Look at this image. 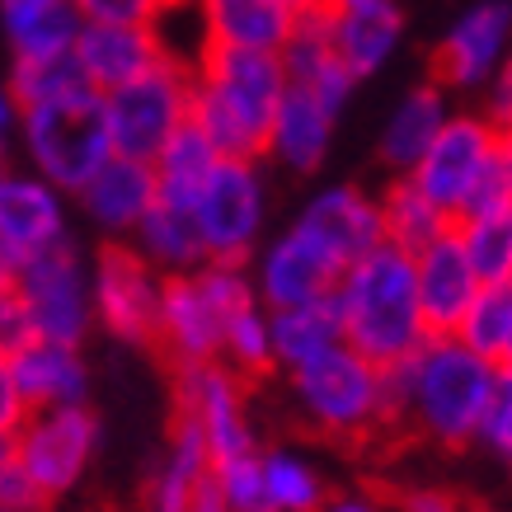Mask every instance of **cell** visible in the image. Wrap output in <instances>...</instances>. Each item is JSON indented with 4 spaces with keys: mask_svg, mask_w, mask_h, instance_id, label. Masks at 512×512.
<instances>
[{
    "mask_svg": "<svg viewBox=\"0 0 512 512\" xmlns=\"http://www.w3.org/2000/svg\"><path fill=\"white\" fill-rule=\"evenodd\" d=\"M498 381L503 367L494 357L475 353L461 334H433L409 362L390 367L395 423H409L437 447H470L484 433Z\"/></svg>",
    "mask_w": 512,
    "mask_h": 512,
    "instance_id": "obj_1",
    "label": "cell"
},
{
    "mask_svg": "<svg viewBox=\"0 0 512 512\" xmlns=\"http://www.w3.org/2000/svg\"><path fill=\"white\" fill-rule=\"evenodd\" d=\"M282 94H287L282 52L202 47L193 57V123L212 137L221 156L264 160Z\"/></svg>",
    "mask_w": 512,
    "mask_h": 512,
    "instance_id": "obj_2",
    "label": "cell"
},
{
    "mask_svg": "<svg viewBox=\"0 0 512 512\" xmlns=\"http://www.w3.org/2000/svg\"><path fill=\"white\" fill-rule=\"evenodd\" d=\"M343 320V343L372 357L376 367H400L433 339L428 315L419 301V273H414V254L400 245H381L367 259H357L339 278L334 292Z\"/></svg>",
    "mask_w": 512,
    "mask_h": 512,
    "instance_id": "obj_3",
    "label": "cell"
},
{
    "mask_svg": "<svg viewBox=\"0 0 512 512\" xmlns=\"http://www.w3.org/2000/svg\"><path fill=\"white\" fill-rule=\"evenodd\" d=\"M94 320V273L90 259L76 249V240L52 249L29 268H19L15 278H5L0 296V353L19 348L29 339L52 343H80L90 339Z\"/></svg>",
    "mask_w": 512,
    "mask_h": 512,
    "instance_id": "obj_4",
    "label": "cell"
},
{
    "mask_svg": "<svg viewBox=\"0 0 512 512\" xmlns=\"http://www.w3.org/2000/svg\"><path fill=\"white\" fill-rule=\"evenodd\" d=\"M15 146H19V165L43 174L47 184L62 188L66 198H80L94 174L118 156L99 90H80L71 99H52V104L24 109L19 113Z\"/></svg>",
    "mask_w": 512,
    "mask_h": 512,
    "instance_id": "obj_5",
    "label": "cell"
},
{
    "mask_svg": "<svg viewBox=\"0 0 512 512\" xmlns=\"http://www.w3.org/2000/svg\"><path fill=\"white\" fill-rule=\"evenodd\" d=\"M287 390H292L296 414L329 437H367L395 423L390 372L348 343L287 372Z\"/></svg>",
    "mask_w": 512,
    "mask_h": 512,
    "instance_id": "obj_6",
    "label": "cell"
},
{
    "mask_svg": "<svg viewBox=\"0 0 512 512\" xmlns=\"http://www.w3.org/2000/svg\"><path fill=\"white\" fill-rule=\"evenodd\" d=\"M409 179L451 221H461L484 202L512 198L508 179L498 170V123L484 109H466V113L456 109L451 123L442 127V137L428 146V156L419 160V170Z\"/></svg>",
    "mask_w": 512,
    "mask_h": 512,
    "instance_id": "obj_7",
    "label": "cell"
},
{
    "mask_svg": "<svg viewBox=\"0 0 512 512\" xmlns=\"http://www.w3.org/2000/svg\"><path fill=\"white\" fill-rule=\"evenodd\" d=\"M99 451V419L90 404H62V409H38L5 433V456L24 470L38 503H57L76 489L94 466Z\"/></svg>",
    "mask_w": 512,
    "mask_h": 512,
    "instance_id": "obj_8",
    "label": "cell"
},
{
    "mask_svg": "<svg viewBox=\"0 0 512 512\" xmlns=\"http://www.w3.org/2000/svg\"><path fill=\"white\" fill-rule=\"evenodd\" d=\"M113 151L127 160H151L193 123V62H160L141 80L104 94Z\"/></svg>",
    "mask_w": 512,
    "mask_h": 512,
    "instance_id": "obj_9",
    "label": "cell"
},
{
    "mask_svg": "<svg viewBox=\"0 0 512 512\" xmlns=\"http://www.w3.org/2000/svg\"><path fill=\"white\" fill-rule=\"evenodd\" d=\"M198 231L207 264H254L268 240V179L264 160H221L198 198Z\"/></svg>",
    "mask_w": 512,
    "mask_h": 512,
    "instance_id": "obj_10",
    "label": "cell"
},
{
    "mask_svg": "<svg viewBox=\"0 0 512 512\" xmlns=\"http://www.w3.org/2000/svg\"><path fill=\"white\" fill-rule=\"evenodd\" d=\"M90 404V362L80 348L52 339H29L0 353V423L15 433L38 409Z\"/></svg>",
    "mask_w": 512,
    "mask_h": 512,
    "instance_id": "obj_11",
    "label": "cell"
},
{
    "mask_svg": "<svg viewBox=\"0 0 512 512\" xmlns=\"http://www.w3.org/2000/svg\"><path fill=\"white\" fill-rule=\"evenodd\" d=\"M71 202L76 198L24 165L0 174V278L71 245Z\"/></svg>",
    "mask_w": 512,
    "mask_h": 512,
    "instance_id": "obj_12",
    "label": "cell"
},
{
    "mask_svg": "<svg viewBox=\"0 0 512 512\" xmlns=\"http://www.w3.org/2000/svg\"><path fill=\"white\" fill-rule=\"evenodd\" d=\"M512 57V0H470L433 47V76L451 94H489Z\"/></svg>",
    "mask_w": 512,
    "mask_h": 512,
    "instance_id": "obj_13",
    "label": "cell"
},
{
    "mask_svg": "<svg viewBox=\"0 0 512 512\" xmlns=\"http://www.w3.org/2000/svg\"><path fill=\"white\" fill-rule=\"evenodd\" d=\"M94 273V320L118 343H156L165 273L146 264L132 240L99 245L90 259Z\"/></svg>",
    "mask_w": 512,
    "mask_h": 512,
    "instance_id": "obj_14",
    "label": "cell"
},
{
    "mask_svg": "<svg viewBox=\"0 0 512 512\" xmlns=\"http://www.w3.org/2000/svg\"><path fill=\"white\" fill-rule=\"evenodd\" d=\"M296 226L325 249L329 259L348 273L357 259H367L372 249L386 245V212L381 193H367L362 184H325L301 202Z\"/></svg>",
    "mask_w": 512,
    "mask_h": 512,
    "instance_id": "obj_15",
    "label": "cell"
},
{
    "mask_svg": "<svg viewBox=\"0 0 512 512\" xmlns=\"http://www.w3.org/2000/svg\"><path fill=\"white\" fill-rule=\"evenodd\" d=\"M249 273H254L259 301H264L268 311L329 301V296L339 292V278H343V268L296 221H287L278 235H268L264 249L254 254Z\"/></svg>",
    "mask_w": 512,
    "mask_h": 512,
    "instance_id": "obj_16",
    "label": "cell"
},
{
    "mask_svg": "<svg viewBox=\"0 0 512 512\" xmlns=\"http://www.w3.org/2000/svg\"><path fill=\"white\" fill-rule=\"evenodd\" d=\"M245 376L231 372L226 362H202V367H179V414L207 433V447L217 461L254 456V423L245 404Z\"/></svg>",
    "mask_w": 512,
    "mask_h": 512,
    "instance_id": "obj_17",
    "label": "cell"
},
{
    "mask_svg": "<svg viewBox=\"0 0 512 512\" xmlns=\"http://www.w3.org/2000/svg\"><path fill=\"white\" fill-rule=\"evenodd\" d=\"M156 202H160L156 170L146 160L113 156L85 184V193L76 198V212L90 221L94 235H104V245H123V240H132L141 231V221L151 217Z\"/></svg>",
    "mask_w": 512,
    "mask_h": 512,
    "instance_id": "obj_18",
    "label": "cell"
},
{
    "mask_svg": "<svg viewBox=\"0 0 512 512\" xmlns=\"http://www.w3.org/2000/svg\"><path fill=\"white\" fill-rule=\"evenodd\" d=\"M221 334H226V311L212 296V287L198 273L165 278V301H160L156 343L179 362V367H202L221 362Z\"/></svg>",
    "mask_w": 512,
    "mask_h": 512,
    "instance_id": "obj_19",
    "label": "cell"
},
{
    "mask_svg": "<svg viewBox=\"0 0 512 512\" xmlns=\"http://www.w3.org/2000/svg\"><path fill=\"white\" fill-rule=\"evenodd\" d=\"M414 273H419V301L423 315H428V329L433 334H461L475 296L484 292V278L475 259H470L461 231L451 226L428 249H419L414 254Z\"/></svg>",
    "mask_w": 512,
    "mask_h": 512,
    "instance_id": "obj_20",
    "label": "cell"
},
{
    "mask_svg": "<svg viewBox=\"0 0 512 512\" xmlns=\"http://www.w3.org/2000/svg\"><path fill=\"white\" fill-rule=\"evenodd\" d=\"M174 52L160 38V24H85L76 43V62L90 80V90L113 94L170 62Z\"/></svg>",
    "mask_w": 512,
    "mask_h": 512,
    "instance_id": "obj_21",
    "label": "cell"
},
{
    "mask_svg": "<svg viewBox=\"0 0 512 512\" xmlns=\"http://www.w3.org/2000/svg\"><path fill=\"white\" fill-rule=\"evenodd\" d=\"M451 90L437 76L414 80L409 90L390 104V113L381 118V132H376V160L386 165L395 179L400 174H414L419 160L428 156V146L442 137V127L451 123Z\"/></svg>",
    "mask_w": 512,
    "mask_h": 512,
    "instance_id": "obj_22",
    "label": "cell"
},
{
    "mask_svg": "<svg viewBox=\"0 0 512 512\" xmlns=\"http://www.w3.org/2000/svg\"><path fill=\"white\" fill-rule=\"evenodd\" d=\"M334 132H339V113L329 104H320L311 90H301V85L287 80V94H282L273 132H268L264 160L287 174H315L329 160Z\"/></svg>",
    "mask_w": 512,
    "mask_h": 512,
    "instance_id": "obj_23",
    "label": "cell"
},
{
    "mask_svg": "<svg viewBox=\"0 0 512 512\" xmlns=\"http://www.w3.org/2000/svg\"><path fill=\"white\" fill-rule=\"evenodd\" d=\"M202 24V47L240 52H282L296 33V10L287 0H193Z\"/></svg>",
    "mask_w": 512,
    "mask_h": 512,
    "instance_id": "obj_24",
    "label": "cell"
},
{
    "mask_svg": "<svg viewBox=\"0 0 512 512\" xmlns=\"http://www.w3.org/2000/svg\"><path fill=\"white\" fill-rule=\"evenodd\" d=\"M282 66H287V80H292V85L311 90L315 99L329 104L339 118H343V109L353 104L357 85H362V80L343 66L339 47H334V38H329V15L325 10L296 24L292 43L282 47Z\"/></svg>",
    "mask_w": 512,
    "mask_h": 512,
    "instance_id": "obj_25",
    "label": "cell"
},
{
    "mask_svg": "<svg viewBox=\"0 0 512 512\" xmlns=\"http://www.w3.org/2000/svg\"><path fill=\"white\" fill-rule=\"evenodd\" d=\"M329 38L339 47L343 66L357 80L381 76L395 52L404 47V10L400 0H386L376 10H357V15H329Z\"/></svg>",
    "mask_w": 512,
    "mask_h": 512,
    "instance_id": "obj_26",
    "label": "cell"
},
{
    "mask_svg": "<svg viewBox=\"0 0 512 512\" xmlns=\"http://www.w3.org/2000/svg\"><path fill=\"white\" fill-rule=\"evenodd\" d=\"M212 470H217V456L207 447V433L188 414H179L165 461L156 470V484H151V512H188L198 489L212 480Z\"/></svg>",
    "mask_w": 512,
    "mask_h": 512,
    "instance_id": "obj_27",
    "label": "cell"
},
{
    "mask_svg": "<svg viewBox=\"0 0 512 512\" xmlns=\"http://www.w3.org/2000/svg\"><path fill=\"white\" fill-rule=\"evenodd\" d=\"M132 245L146 264L165 273V278H184L207 268V245L198 231V212L193 207H174V202H156L151 217L141 221V231L132 235Z\"/></svg>",
    "mask_w": 512,
    "mask_h": 512,
    "instance_id": "obj_28",
    "label": "cell"
},
{
    "mask_svg": "<svg viewBox=\"0 0 512 512\" xmlns=\"http://www.w3.org/2000/svg\"><path fill=\"white\" fill-rule=\"evenodd\" d=\"M221 151L212 146V137L202 132L198 123H188L179 137L151 160L156 170V188H160V202H174V207H198L202 188L212 184V174L221 165Z\"/></svg>",
    "mask_w": 512,
    "mask_h": 512,
    "instance_id": "obj_29",
    "label": "cell"
},
{
    "mask_svg": "<svg viewBox=\"0 0 512 512\" xmlns=\"http://www.w3.org/2000/svg\"><path fill=\"white\" fill-rule=\"evenodd\" d=\"M343 343V320L334 296L329 301H311V306H287L273 311V353H278L282 372H296L315 357H325L329 348Z\"/></svg>",
    "mask_w": 512,
    "mask_h": 512,
    "instance_id": "obj_30",
    "label": "cell"
},
{
    "mask_svg": "<svg viewBox=\"0 0 512 512\" xmlns=\"http://www.w3.org/2000/svg\"><path fill=\"white\" fill-rule=\"evenodd\" d=\"M381 212H386V240L409 249V254L428 249L437 235H447L451 226H456L409 174H400V179H390V184L381 188Z\"/></svg>",
    "mask_w": 512,
    "mask_h": 512,
    "instance_id": "obj_31",
    "label": "cell"
},
{
    "mask_svg": "<svg viewBox=\"0 0 512 512\" xmlns=\"http://www.w3.org/2000/svg\"><path fill=\"white\" fill-rule=\"evenodd\" d=\"M484 282H512V198L484 202L456 221Z\"/></svg>",
    "mask_w": 512,
    "mask_h": 512,
    "instance_id": "obj_32",
    "label": "cell"
},
{
    "mask_svg": "<svg viewBox=\"0 0 512 512\" xmlns=\"http://www.w3.org/2000/svg\"><path fill=\"white\" fill-rule=\"evenodd\" d=\"M90 90V80L80 71L76 52L66 57H10V76H5V94L19 109L33 104H52V99H71V94Z\"/></svg>",
    "mask_w": 512,
    "mask_h": 512,
    "instance_id": "obj_33",
    "label": "cell"
},
{
    "mask_svg": "<svg viewBox=\"0 0 512 512\" xmlns=\"http://www.w3.org/2000/svg\"><path fill=\"white\" fill-rule=\"evenodd\" d=\"M264 480H268L273 512H320L329 503L320 466L292 447L264 451Z\"/></svg>",
    "mask_w": 512,
    "mask_h": 512,
    "instance_id": "obj_34",
    "label": "cell"
},
{
    "mask_svg": "<svg viewBox=\"0 0 512 512\" xmlns=\"http://www.w3.org/2000/svg\"><path fill=\"white\" fill-rule=\"evenodd\" d=\"M221 362L240 376H264L278 367L273 353V311L264 301H249L245 311H235L221 334Z\"/></svg>",
    "mask_w": 512,
    "mask_h": 512,
    "instance_id": "obj_35",
    "label": "cell"
},
{
    "mask_svg": "<svg viewBox=\"0 0 512 512\" xmlns=\"http://www.w3.org/2000/svg\"><path fill=\"white\" fill-rule=\"evenodd\" d=\"M461 339L503 367V353L512 339V282H484V292L475 296L466 325H461Z\"/></svg>",
    "mask_w": 512,
    "mask_h": 512,
    "instance_id": "obj_36",
    "label": "cell"
},
{
    "mask_svg": "<svg viewBox=\"0 0 512 512\" xmlns=\"http://www.w3.org/2000/svg\"><path fill=\"white\" fill-rule=\"evenodd\" d=\"M212 480H217V489L231 512H273L268 480H264V451L235 456V461H217Z\"/></svg>",
    "mask_w": 512,
    "mask_h": 512,
    "instance_id": "obj_37",
    "label": "cell"
},
{
    "mask_svg": "<svg viewBox=\"0 0 512 512\" xmlns=\"http://www.w3.org/2000/svg\"><path fill=\"white\" fill-rule=\"evenodd\" d=\"M85 24H160L170 0H71Z\"/></svg>",
    "mask_w": 512,
    "mask_h": 512,
    "instance_id": "obj_38",
    "label": "cell"
},
{
    "mask_svg": "<svg viewBox=\"0 0 512 512\" xmlns=\"http://www.w3.org/2000/svg\"><path fill=\"white\" fill-rule=\"evenodd\" d=\"M480 447H489L512 470V372L503 367V381H498V395H494V409L484 419V433H480Z\"/></svg>",
    "mask_w": 512,
    "mask_h": 512,
    "instance_id": "obj_39",
    "label": "cell"
},
{
    "mask_svg": "<svg viewBox=\"0 0 512 512\" xmlns=\"http://www.w3.org/2000/svg\"><path fill=\"white\" fill-rule=\"evenodd\" d=\"M0 503H5V508H43L38 494H33V484L24 480V470H19L10 456H0Z\"/></svg>",
    "mask_w": 512,
    "mask_h": 512,
    "instance_id": "obj_40",
    "label": "cell"
},
{
    "mask_svg": "<svg viewBox=\"0 0 512 512\" xmlns=\"http://www.w3.org/2000/svg\"><path fill=\"white\" fill-rule=\"evenodd\" d=\"M395 512H466L461 498L447 494V489H404L395 498Z\"/></svg>",
    "mask_w": 512,
    "mask_h": 512,
    "instance_id": "obj_41",
    "label": "cell"
},
{
    "mask_svg": "<svg viewBox=\"0 0 512 512\" xmlns=\"http://www.w3.org/2000/svg\"><path fill=\"white\" fill-rule=\"evenodd\" d=\"M484 113H489V118H494L498 127H503V123H512V57H508V66L498 71L494 90L484 94Z\"/></svg>",
    "mask_w": 512,
    "mask_h": 512,
    "instance_id": "obj_42",
    "label": "cell"
},
{
    "mask_svg": "<svg viewBox=\"0 0 512 512\" xmlns=\"http://www.w3.org/2000/svg\"><path fill=\"white\" fill-rule=\"evenodd\" d=\"M47 5H57V0H0V24L15 29V24H24V19L43 15Z\"/></svg>",
    "mask_w": 512,
    "mask_h": 512,
    "instance_id": "obj_43",
    "label": "cell"
},
{
    "mask_svg": "<svg viewBox=\"0 0 512 512\" xmlns=\"http://www.w3.org/2000/svg\"><path fill=\"white\" fill-rule=\"evenodd\" d=\"M320 512H386V503L372 494H334Z\"/></svg>",
    "mask_w": 512,
    "mask_h": 512,
    "instance_id": "obj_44",
    "label": "cell"
},
{
    "mask_svg": "<svg viewBox=\"0 0 512 512\" xmlns=\"http://www.w3.org/2000/svg\"><path fill=\"white\" fill-rule=\"evenodd\" d=\"M188 512H231V508H226V498H221L217 480H207L198 489V498H193V508H188Z\"/></svg>",
    "mask_w": 512,
    "mask_h": 512,
    "instance_id": "obj_45",
    "label": "cell"
},
{
    "mask_svg": "<svg viewBox=\"0 0 512 512\" xmlns=\"http://www.w3.org/2000/svg\"><path fill=\"white\" fill-rule=\"evenodd\" d=\"M498 170H503V179L512 188V123L498 127Z\"/></svg>",
    "mask_w": 512,
    "mask_h": 512,
    "instance_id": "obj_46",
    "label": "cell"
},
{
    "mask_svg": "<svg viewBox=\"0 0 512 512\" xmlns=\"http://www.w3.org/2000/svg\"><path fill=\"white\" fill-rule=\"evenodd\" d=\"M386 0H325V15H357V10H376Z\"/></svg>",
    "mask_w": 512,
    "mask_h": 512,
    "instance_id": "obj_47",
    "label": "cell"
},
{
    "mask_svg": "<svg viewBox=\"0 0 512 512\" xmlns=\"http://www.w3.org/2000/svg\"><path fill=\"white\" fill-rule=\"evenodd\" d=\"M503 367H508V372H512V339H508V353H503Z\"/></svg>",
    "mask_w": 512,
    "mask_h": 512,
    "instance_id": "obj_48",
    "label": "cell"
},
{
    "mask_svg": "<svg viewBox=\"0 0 512 512\" xmlns=\"http://www.w3.org/2000/svg\"><path fill=\"white\" fill-rule=\"evenodd\" d=\"M5 512H43V508H5Z\"/></svg>",
    "mask_w": 512,
    "mask_h": 512,
    "instance_id": "obj_49",
    "label": "cell"
}]
</instances>
